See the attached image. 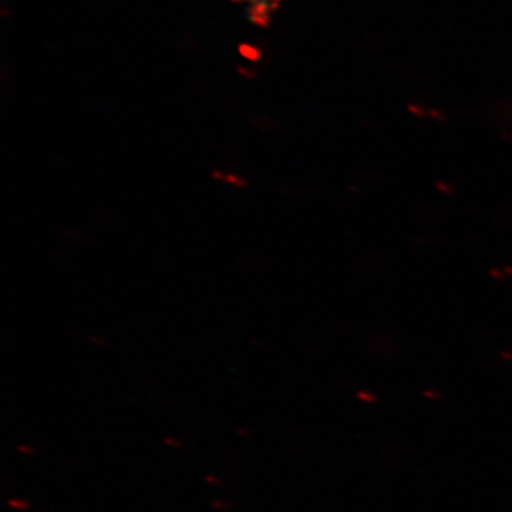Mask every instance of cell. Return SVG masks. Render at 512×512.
Wrapping results in <instances>:
<instances>
[{"label":"cell","instance_id":"obj_1","mask_svg":"<svg viewBox=\"0 0 512 512\" xmlns=\"http://www.w3.org/2000/svg\"><path fill=\"white\" fill-rule=\"evenodd\" d=\"M212 177L214 180L220 181V183L231 185V187L235 188H245L248 187V180L242 175L234 174V173H222V171H214L212 173Z\"/></svg>","mask_w":512,"mask_h":512},{"label":"cell","instance_id":"obj_2","mask_svg":"<svg viewBox=\"0 0 512 512\" xmlns=\"http://www.w3.org/2000/svg\"><path fill=\"white\" fill-rule=\"evenodd\" d=\"M8 504L12 508H16V510L25 511L30 507L29 501L26 500H18V498H13V500H9Z\"/></svg>","mask_w":512,"mask_h":512},{"label":"cell","instance_id":"obj_3","mask_svg":"<svg viewBox=\"0 0 512 512\" xmlns=\"http://www.w3.org/2000/svg\"><path fill=\"white\" fill-rule=\"evenodd\" d=\"M165 443H168V446L181 447L180 441L173 439H165Z\"/></svg>","mask_w":512,"mask_h":512},{"label":"cell","instance_id":"obj_4","mask_svg":"<svg viewBox=\"0 0 512 512\" xmlns=\"http://www.w3.org/2000/svg\"><path fill=\"white\" fill-rule=\"evenodd\" d=\"M208 483H220V480H217L215 477H207Z\"/></svg>","mask_w":512,"mask_h":512}]
</instances>
